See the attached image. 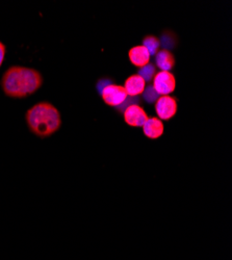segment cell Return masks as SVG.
<instances>
[{
  "label": "cell",
  "mask_w": 232,
  "mask_h": 260,
  "mask_svg": "<svg viewBox=\"0 0 232 260\" xmlns=\"http://www.w3.org/2000/svg\"><path fill=\"white\" fill-rule=\"evenodd\" d=\"M43 76L38 70L13 66L5 72L2 78V86L8 97L20 99L36 93L43 84Z\"/></svg>",
  "instance_id": "obj_1"
},
{
  "label": "cell",
  "mask_w": 232,
  "mask_h": 260,
  "mask_svg": "<svg viewBox=\"0 0 232 260\" xmlns=\"http://www.w3.org/2000/svg\"><path fill=\"white\" fill-rule=\"evenodd\" d=\"M25 120L30 132L41 139L51 137L61 126L59 111L49 102H39L30 107Z\"/></svg>",
  "instance_id": "obj_2"
},
{
  "label": "cell",
  "mask_w": 232,
  "mask_h": 260,
  "mask_svg": "<svg viewBox=\"0 0 232 260\" xmlns=\"http://www.w3.org/2000/svg\"><path fill=\"white\" fill-rule=\"evenodd\" d=\"M177 100L170 95L160 96L155 102V112L159 120H171L177 114Z\"/></svg>",
  "instance_id": "obj_3"
},
{
  "label": "cell",
  "mask_w": 232,
  "mask_h": 260,
  "mask_svg": "<svg viewBox=\"0 0 232 260\" xmlns=\"http://www.w3.org/2000/svg\"><path fill=\"white\" fill-rule=\"evenodd\" d=\"M101 97L107 105L118 107L128 96L124 89V86L119 84H108L103 88L101 92Z\"/></svg>",
  "instance_id": "obj_4"
},
{
  "label": "cell",
  "mask_w": 232,
  "mask_h": 260,
  "mask_svg": "<svg viewBox=\"0 0 232 260\" xmlns=\"http://www.w3.org/2000/svg\"><path fill=\"white\" fill-rule=\"evenodd\" d=\"M153 88L158 95L164 96L175 91L176 78L171 72L160 71L157 72L153 78Z\"/></svg>",
  "instance_id": "obj_5"
},
{
  "label": "cell",
  "mask_w": 232,
  "mask_h": 260,
  "mask_svg": "<svg viewBox=\"0 0 232 260\" xmlns=\"http://www.w3.org/2000/svg\"><path fill=\"white\" fill-rule=\"evenodd\" d=\"M123 115L125 123L131 127H143L147 120L149 119L144 108L139 104L129 105L123 112Z\"/></svg>",
  "instance_id": "obj_6"
},
{
  "label": "cell",
  "mask_w": 232,
  "mask_h": 260,
  "mask_svg": "<svg viewBox=\"0 0 232 260\" xmlns=\"http://www.w3.org/2000/svg\"><path fill=\"white\" fill-rule=\"evenodd\" d=\"M164 126L158 118H149L143 125V133L146 138L150 140H157L163 135Z\"/></svg>",
  "instance_id": "obj_7"
},
{
  "label": "cell",
  "mask_w": 232,
  "mask_h": 260,
  "mask_svg": "<svg viewBox=\"0 0 232 260\" xmlns=\"http://www.w3.org/2000/svg\"><path fill=\"white\" fill-rule=\"evenodd\" d=\"M145 88L146 82L139 74L129 76L124 83V89L129 97H138L139 95H142Z\"/></svg>",
  "instance_id": "obj_8"
},
{
  "label": "cell",
  "mask_w": 232,
  "mask_h": 260,
  "mask_svg": "<svg viewBox=\"0 0 232 260\" xmlns=\"http://www.w3.org/2000/svg\"><path fill=\"white\" fill-rule=\"evenodd\" d=\"M128 56L131 63L138 68H143L150 62V54L143 45L132 47L128 52Z\"/></svg>",
  "instance_id": "obj_9"
},
{
  "label": "cell",
  "mask_w": 232,
  "mask_h": 260,
  "mask_svg": "<svg viewBox=\"0 0 232 260\" xmlns=\"http://www.w3.org/2000/svg\"><path fill=\"white\" fill-rule=\"evenodd\" d=\"M155 63L161 71L170 72L175 66L176 59L171 51L162 49L155 54Z\"/></svg>",
  "instance_id": "obj_10"
},
{
  "label": "cell",
  "mask_w": 232,
  "mask_h": 260,
  "mask_svg": "<svg viewBox=\"0 0 232 260\" xmlns=\"http://www.w3.org/2000/svg\"><path fill=\"white\" fill-rule=\"evenodd\" d=\"M143 46L148 50L150 56L155 55L159 51V47L161 46L160 40L153 35H148L143 39Z\"/></svg>",
  "instance_id": "obj_11"
},
{
  "label": "cell",
  "mask_w": 232,
  "mask_h": 260,
  "mask_svg": "<svg viewBox=\"0 0 232 260\" xmlns=\"http://www.w3.org/2000/svg\"><path fill=\"white\" fill-rule=\"evenodd\" d=\"M156 74V68L153 63H148L146 64L145 67L140 68L139 70V75L145 80V82H149L153 80L154 76Z\"/></svg>",
  "instance_id": "obj_12"
},
{
  "label": "cell",
  "mask_w": 232,
  "mask_h": 260,
  "mask_svg": "<svg viewBox=\"0 0 232 260\" xmlns=\"http://www.w3.org/2000/svg\"><path fill=\"white\" fill-rule=\"evenodd\" d=\"M143 95H144V99L148 103H155L157 101V99L159 98L158 93L154 90L152 85L146 86L144 92H143Z\"/></svg>",
  "instance_id": "obj_13"
},
{
  "label": "cell",
  "mask_w": 232,
  "mask_h": 260,
  "mask_svg": "<svg viewBox=\"0 0 232 260\" xmlns=\"http://www.w3.org/2000/svg\"><path fill=\"white\" fill-rule=\"evenodd\" d=\"M172 39H176L175 35H172L170 31H165L162 34V38L160 41V45L164 46L165 48H174L175 45L171 42Z\"/></svg>",
  "instance_id": "obj_14"
},
{
  "label": "cell",
  "mask_w": 232,
  "mask_h": 260,
  "mask_svg": "<svg viewBox=\"0 0 232 260\" xmlns=\"http://www.w3.org/2000/svg\"><path fill=\"white\" fill-rule=\"evenodd\" d=\"M6 52H7L6 45L4 44L3 42H0V67H2V64L4 62V59H5V56H6Z\"/></svg>",
  "instance_id": "obj_15"
}]
</instances>
